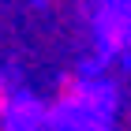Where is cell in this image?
I'll list each match as a JSON object with an SVG mask.
<instances>
[{
	"mask_svg": "<svg viewBox=\"0 0 131 131\" xmlns=\"http://www.w3.org/2000/svg\"><path fill=\"white\" fill-rule=\"evenodd\" d=\"M97 30L105 52H127L131 49V4H112L97 15Z\"/></svg>",
	"mask_w": 131,
	"mask_h": 131,
	"instance_id": "1",
	"label": "cell"
},
{
	"mask_svg": "<svg viewBox=\"0 0 131 131\" xmlns=\"http://www.w3.org/2000/svg\"><path fill=\"white\" fill-rule=\"evenodd\" d=\"M15 97H19V94H11V86H8V79H0V127L8 124V116H11V109H15Z\"/></svg>",
	"mask_w": 131,
	"mask_h": 131,
	"instance_id": "2",
	"label": "cell"
},
{
	"mask_svg": "<svg viewBox=\"0 0 131 131\" xmlns=\"http://www.w3.org/2000/svg\"><path fill=\"white\" fill-rule=\"evenodd\" d=\"M124 4H131V0H124Z\"/></svg>",
	"mask_w": 131,
	"mask_h": 131,
	"instance_id": "3",
	"label": "cell"
}]
</instances>
